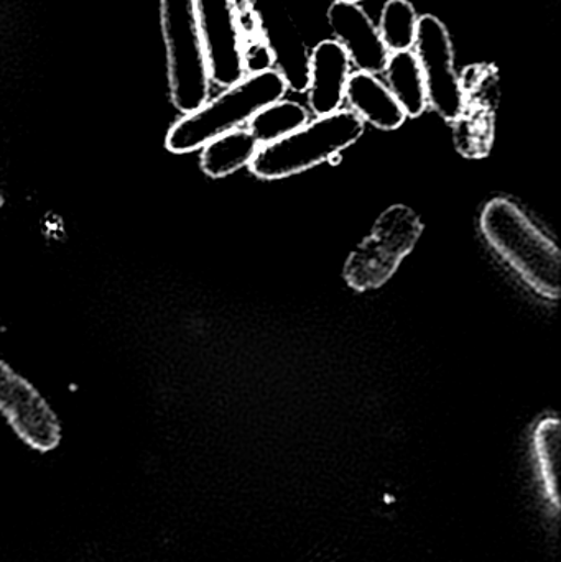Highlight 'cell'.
<instances>
[{"mask_svg": "<svg viewBox=\"0 0 561 562\" xmlns=\"http://www.w3.org/2000/svg\"><path fill=\"white\" fill-rule=\"evenodd\" d=\"M480 229L487 246L534 293L559 300V246L519 204L494 198L481 211Z\"/></svg>", "mask_w": 561, "mask_h": 562, "instance_id": "obj_1", "label": "cell"}, {"mask_svg": "<svg viewBox=\"0 0 561 562\" xmlns=\"http://www.w3.org/2000/svg\"><path fill=\"white\" fill-rule=\"evenodd\" d=\"M287 91L285 79L276 68L247 75L197 111L178 119L167 132L165 147L177 155L201 150L207 142L249 124L257 112L283 99Z\"/></svg>", "mask_w": 561, "mask_h": 562, "instance_id": "obj_2", "label": "cell"}, {"mask_svg": "<svg viewBox=\"0 0 561 562\" xmlns=\"http://www.w3.org/2000/svg\"><path fill=\"white\" fill-rule=\"evenodd\" d=\"M364 134V122L348 109L306 122L302 128L262 145L249 165L262 180H282L322 164H336Z\"/></svg>", "mask_w": 561, "mask_h": 562, "instance_id": "obj_3", "label": "cell"}, {"mask_svg": "<svg viewBox=\"0 0 561 562\" xmlns=\"http://www.w3.org/2000/svg\"><path fill=\"white\" fill-rule=\"evenodd\" d=\"M160 22L171 102L181 114H190L210 99L211 91L210 63L193 0H160Z\"/></svg>", "mask_w": 561, "mask_h": 562, "instance_id": "obj_4", "label": "cell"}, {"mask_svg": "<svg viewBox=\"0 0 561 562\" xmlns=\"http://www.w3.org/2000/svg\"><path fill=\"white\" fill-rule=\"evenodd\" d=\"M422 234L424 223L414 210L404 204L389 207L375 221L371 236L366 237L346 260V283L356 291L381 288L415 249Z\"/></svg>", "mask_w": 561, "mask_h": 562, "instance_id": "obj_5", "label": "cell"}, {"mask_svg": "<svg viewBox=\"0 0 561 562\" xmlns=\"http://www.w3.org/2000/svg\"><path fill=\"white\" fill-rule=\"evenodd\" d=\"M414 48L424 72L428 105L455 124L467 108V95L455 69L453 42L447 25L435 15L418 16Z\"/></svg>", "mask_w": 561, "mask_h": 562, "instance_id": "obj_6", "label": "cell"}, {"mask_svg": "<svg viewBox=\"0 0 561 562\" xmlns=\"http://www.w3.org/2000/svg\"><path fill=\"white\" fill-rule=\"evenodd\" d=\"M0 415L30 448L53 451L61 441V426L52 406L32 383L0 359Z\"/></svg>", "mask_w": 561, "mask_h": 562, "instance_id": "obj_7", "label": "cell"}, {"mask_svg": "<svg viewBox=\"0 0 561 562\" xmlns=\"http://www.w3.org/2000/svg\"><path fill=\"white\" fill-rule=\"evenodd\" d=\"M273 56V66L293 92L308 89L310 48L287 0H247Z\"/></svg>", "mask_w": 561, "mask_h": 562, "instance_id": "obj_8", "label": "cell"}, {"mask_svg": "<svg viewBox=\"0 0 561 562\" xmlns=\"http://www.w3.org/2000/svg\"><path fill=\"white\" fill-rule=\"evenodd\" d=\"M210 63L211 82L229 88L246 78L237 32L236 0H193Z\"/></svg>", "mask_w": 561, "mask_h": 562, "instance_id": "obj_9", "label": "cell"}, {"mask_svg": "<svg viewBox=\"0 0 561 562\" xmlns=\"http://www.w3.org/2000/svg\"><path fill=\"white\" fill-rule=\"evenodd\" d=\"M328 23L336 42L359 71L375 76L384 72L391 52L382 42L378 25L359 3L336 0L329 7Z\"/></svg>", "mask_w": 561, "mask_h": 562, "instance_id": "obj_10", "label": "cell"}, {"mask_svg": "<svg viewBox=\"0 0 561 562\" xmlns=\"http://www.w3.org/2000/svg\"><path fill=\"white\" fill-rule=\"evenodd\" d=\"M351 59L336 40H325L310 52L308 104L318 117L341 109L346 98Z\"/></svg>", "mask_w": 561, "mask_h": 562, "instance_id": "obj_11", "label": "cell"}, {"mask_svg": "<svg viewBox=\"0 0 561 562\" xmlns=\"http://www.w3.org/2000/svg\"><path fill=\"white\" fill-rule=\"evenodd\" d=\"M345 101L362 122L381 131H395L407 119L391 89L371 72L358 71L349 76Z\"/></svg>", "mask_w": 561, "mask_h": 562, "instance_id": "obj_12", "label": "cell"}, {"mask_svg": "<svg viewBox=\"0 0 561 562\" xmlns=\"http://www.w3.org/2000/svg\"><path fill=\"white\" fill-rule=\"evenodd\" d=\"M259 148V142L247 128L227 132L201 148V170L211 178L229 177L249 167Z\"/></svg>", "mask_w": 561, "mask_h": 562, "instance_id": "obj_13", "label": "cell"}, {"mask_svg": "<svg viewBox=\"0 0 561 562\" xmlns=\"http://www.w3.org/2000/svg\"><path fill=\"white\" fill-rule=\"evenodd\" d=\"M384 72L389 89L404 109L405 115L411 119L420 117L428 108L427 89L415 53L412 49L391 53Z\"/></svg>", "mask_w": 561, "mask_h": 562, "instance_id": "obj_14", "label": "cell"}, {"mask_svg": "<svg viewBox=\"0 0 561 562\" xmlns=\"http://www.w3.org/2000/svg\"><path fill=\"white\" fill-rule=\"evenodd\" d=\"M306 122H310V114L302 104L280 99L257 112L247 124V131L262 147V145L273 144V142L293 134Z\"/></svg>", "mask_w": 561, "mask_h": 562, "instance_id": "obj_15", "label": "cell"}, {"mask_svg": "<svg viewBox=\"0 0 561 562\" xmlns=\"http://www.w3.org/2000/svg\"><path fill=\"white\" fill-rule=\"evenodd\" d=\"M537 462H539L540 479L547 501L553 510L560 508L559 469L561 452V426L559 418H546L537 425L534 435Z\"/></svg>", "mask_w": 561, "mask_h": 562, "instance_id": "obj_16", "label": "cell"}, {"mask_svg": "<svg viewBox=\"0 0 561 562\" xmlns=\"http://www.w3.org/2000/svg\"><path fill=\"white\" fill-rule=\"evenodd\" d=\"M237 32L246 75L273 69V56L247 0H236Z\"/></svg>", "mask_w": 561, "mask_h": 562, "instance_id": "obj_17", "label": "cell"}, {"mask_svg": "<svg viewBox=\"0 0 561 562\" xmlns=\"http://www.w3.org/2000/svg\"><path fill=\"white\" fill-rule=\"evenodd\" d=\"M418 15L408 0H389L379 20V33L389 52H407L417 38Z\"/></svg>", "mask_w": 561, "mask_h": 562, "instance_id": "obj_18", "label": "cell"}, {"mask_svg": "<svg viewBox=\"0 0 561 562\" xmlns=\"http://www.w3.org/2000/svg\"><path fill=\"white\" fill-rule=\"evenodd\" d=\"M338 2H351V3H359L361 0H338Z\"/></svg>", "mask_w": 561, "mask_h": 562, "instance_id": "obj_19", "label": "cell"}]
</instances>
